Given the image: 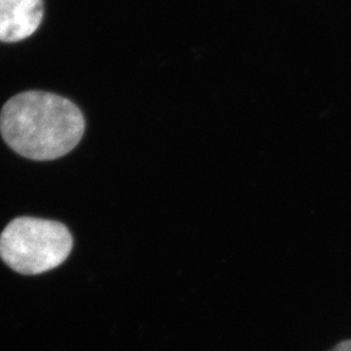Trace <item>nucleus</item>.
Returning a JSON list of instances; mask_svg holds the SVG:
<instances>
[{
	"instance_id": "nucleus-1",
	"label": "nucleus",
	"mask_w": 351,
	"mask_h": 351,
	"mask_svg": "<svg viewBox=\"0 0 351 351\" xmlns=\"http://www.w3.org/2000/svg\"><path fill=\"white\" fill-rule=\"evenodd\" d=\"M86 130L81 110L71 100L46 91L12 97L0 112V133L21 156L53 160L71 153Z\"/></svg>"
},
{
	"instance_id": "nucleus-2",
	"label": "nucleus",
	"mask_w": 351,
	"mask_h": 351,
	"mask_svg": "<svg viewBox=\"0 0 351 351\" xmlns=\"http://www.w3.org/2000/svg\"><path fill=\"white\" fill-rule=\"evenodd\" d=\"M73 239L62 223L19 217L0 235V257L10 269L25 275L41 274L66 261Z\"/></svg>"
},
{
	"instance_id": "nucleus-3",
	"label": "nucleus",
	"mask_w": 351,
	"mask_h": 351,
	"mask_svg": "<svg viewBox=\"0 0 351 351\" xmlns=\"http://www.w3.org/2000/svg\"><path fill=\"white\" fill-rule=\"evenodd\" d=\"M43 0H0V41L19 43L38 30Z\"/></svg>"
},
{
	"instance_id": "nucleus-4",
	"label": "nucleus",
	"mask_w": 351,
	"mask_h": 351,
	"mask_svg": "<svg viewBox=\"0 0 351 351\" xmlns=\"http://www.w3.org/2000/svg\"><path fill=\"white\" fill-rule=\"evenodd\" d=\"M330 351H351V340H346V341L340 342L335 346V348Z\"/></svg>"
}]
</instances>
